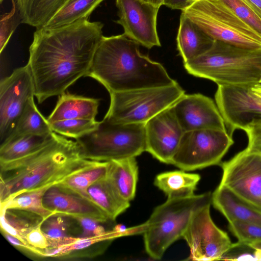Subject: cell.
I'll list each match as a JSON object with an SVG mask.
<instances>
[{
	"label": "cell",
	"instance_id": "cell-9",
	"mask_svg": "<svg viewBox=\"0 0 261 261\" xmlns=\"http://www.w3.org/2000/svg\"><path fill=\"white\" fill-rule=\"evenodd\" d=\"M227 130L203 129L184 133L171 164L189 171L220 165L233 144Z\"/></svg>",
	"mask_w": 261,
	"mask_h": 261
},
{
	"label": "cell",
	"instance_id": "cell-35",
	"mask_svg": "<svg viewBox=\"0 0 261 261\" xmlns=\"http://www.w3.org/2000/svg\"><path fill=\"white\" fill-rule=\"evenodd\" d=\"M73 218L78 221L81 228L82 232L79 238L99 236L114 229L106 230L105 227L99 224L104 223H101L90 218L85 217H74Z\"/></svg>",
	"mask_w": 261,
	"mask_h": 261
},
{
	"label": "cell",
	"instance_id": "cell-30",
	"mask_svg": "<svg viewBox=\"0 0 261 261\" xmlns=\"http://www.w3.org/2000/svg\"><path fill=\"white\" fill-rule=\"evenodd\" d=\"M50 187L23 192L1 203V209L24 210L35 213L44 220L55 214L45 208L43 204L44 194Z\"/></svg>",
	"mask_w": 261,
	"mask_h": 261
},
{
	"label": "cell",
	"instance_id": "cell-15",
	"mask_svg": "<svg viewBox=\"0 0 261 261\" xmlns=\"http://www.w3.org/2000/svg\"><path fill=\"white\" fill-rule=\"evenodd\" d=\"M173 108L184 132L203 129L227 130L216 102L201 93L185 94Z\"/></svg>",
	"mask_w": 261,
	"mask_h": 261
},
{
	"label": "cell",
	"instance_id": "cell-4",
	"mask_svg": "<svg viewBox=\"0 0 261 261\" xmlns=\"http://www.w3.org/2000/svg\"><path fill=\"white\" fill-rule=\"evenodd\" d=\"M184 66L189 74L218 86H250L261 80V49L214 40L208 50Z\"/></svg>",
	"mask_w": 261,
	"mask_h": 261
},
{
	"label": "cell",
	"instance_id": "cell-21",
	"mask_svg": "<svg viewBox=\"0 0 261 261\" xmlns=\"http://www.w3.org/2000/svg\"><path fill=\"white\" fill-rule=\"evenodd\" d=\"M68 0H12L18 10L22 23L45 27Z\"/></svg>",
	"mask_w": 261,
	"mask_h": 261
},
{
	"label": "cell",
	"instance_id": "cell-12",
	"mask_svg": "<svg viewBox=\"0 0 261 261\" xmlns=\"http://www.w3.org/2000/svg\"><path fill=\"white\" fill-rule=\"evenodd\" d=\"M35 96V87L28 64L14 70L0 83V141L12 132L29 101Z\"/></svg>",
	"mask_w": 261,
	"mask_h": 261
},
{
	"label": "cell",
	"instance_id": "cell-8",
	"mask_svg": "<svg viewBox=\"0 0 261 261\" xmlns=\"http://www.w3.org/2000/svg\"><path fill=\"white\" fill-rule=\"evenodd\" d=\"M178 83L110 93V104L104 119L114 123H144L172 107L184 94Z\"/></svg>",
	"mask_w": 261,
	"mask_h": 261
},
{
	"label": "cell",
	"instance_id": "cell-41",
	"mask_svg": "<svg viewBox=\"0 0 261 261\" xmlns=\"http://www.w3.org/2000/svg\"><path fill=\"white\" fill-rule=\"evenodd\" d=\"M5 0H0V3L2 4L3 2H4Z\"/></svg>",
	"mask_w": 261,
	"mask_h": 261
},
{
	"label": "cell",
	"instance_id": "cell-16",
	"mask_svg": "<svg viewBox=\"0 0 261 261\" xmlns=\"http://www.w3.org/2000/svg\"><path fill=\"white\" fill-rule=\"evenodd\" d=\"M43 204L55 214L88 217L101 223L112 221L91 199L59 184L51 186L46 190Z\"/></svg>",
	"mask_w": 261,
	"mask_h": 261
},
{
	"label": "cell",
	"instance_id": "cell-31",
	"mask_svg": "<svg viewBox=\"0 0 261 261\" xmlns=\"http://www.w3.org/2000/svg\"><path fill=\"white\" fill-rule=\"evenodd\" d=\"M99 124L96 120L86 119H66L49 123L53 132L75 140L96 129Z\"/></svg>",
	"mask_w": 261,
	"mask_h": 261
},
{
	"label": "cell",
	"instance_id": "cell-29",
	"mask_svg": "<svg viewBox=\"0 0 261 261\" xmlns=\"http://www.w3.org/2000/svg\"><path fill=\"white\" fill-rule=\"evenodd\" d=\"M109 166V161H97L93 165L69 176L58 184L91 199L87 193L88 188L106 177Z\"/></svg>",
	"mask_w": 261,
	"mask_h": 261
},
{
	"label": "cell",
	"instance_id": "cell-1",
	"mask_svg": "<svg viewBox=\"0 0 261 261\" xmlns=\"http://www.w3.org/2000/svg\"><path fill=\"white\" fill-rule=\"evenodd\" d=\"M103 26L100 21L84 18L59 27L36 29L27 64L39 103L60 95L87 76Z\"/></svg>",
	"mask_w": 261,
	"mask_h": 261
},
{
	"label": "cell",
	"instance_id": "cell-33",
	"mask_svg": "<svg viewBox=\"0 0 261 261\" xmlns=\"http://www.w3.org/2000/svg\"><path fill=\"white\" fill-rule=\"evenodd\" d=\"M12 8L10 12L1 15L0 19V53L7 45L11 37L18 25L21 23L18 10L12 1Z\"/></svg>",
	"mask_w": 261,
	"mask_h": 261
},
{
	"label": "cell",
	"instance_id": "cell-39",
	"mask_svg": "<svg viewBox=\"0 0 261 261\" xmlns=\"http://www.w3.org/2000/svg\"><path fill=\"white\" fill-rule=\"evenodd\" d=\"M145 2L150 3L154 6L160 7L163 5L165 0H142Z\"/></svg>",
	"mask_w": 261,
	"mask_h": 261
},
{
	"label": "cell",
	"instance_id": "cell-5",
	"mask_svg": "<svg viewBox=\"0 0 261 261\" xmlns=\"http://www.w3.org/2000/svg\"><path fill=\"white\" fill-rule=\"evenodd\" d=\"M210 192L191 196L168 199L156 207L141 227L145 249L154 259H160L168 248L182 238L194 213L212 204Z\"/></svg>",
	"mask_w": 261,
	"mask_h": 261
},
{
	"label": "cell",
	"instance_id": "cell-2",
	"mask_svg": "<svg viewBox=\"0 0 261 261\" xmlns=\"http://www.w3.org/2000/svg\"><path fill=\"white\" fill-rule=\"evenodd\" d=\"M97 161L83 159L77 142L54 133L43 147L23 158L0 164V201L58 184Z\"/></svg>",
	"mask_w": 261,
	"mask_h": 261
},
{
	"label": "cell",
	"instance_id": "cell-3",
	"mask_svg": "<svg viewBox=\"0 0 261 261\" xmlns=\"http://www.w3.org/2000/svg\"><path fill=\"white\" fill-rule=\"evenodd\" d=\"M139 46L124 34L103 36L86 76L98 81L109 93L177 83L161 63L142 54Z\"/></svg>",
	"mask_w": 261,
	"mask_h": 261
},
{
	"label": "cell",
	"instance_id": "cell-32",
	"mask_svg": "<svg viewBox=\"0 0 261 261\" xmlns=\"http://www.w3.org/2000/svg\"><path fill=\"white\" fill-rule=\"evenodd\" d=\"M243 21L261 34V16L245 0H222Z\"/></svg>",
	"mask_w": 261,
	"mask_h": 261
},
{
	"label": "cell",
	"instance_id": "cell-26",
	"mask_svg": "<svg viewBox=\"0 0 261 261\" xmlns=\"http://www.w3.org/2000/svg\"><path fill=\"white\" fill-rule=\"evenodd\" d=\"M53 132L50 124L40 112L34 98L28 102L10 135L1 144L27 135H47Z\"/></svg>",
	"mask_w": 261,
	"mask_h": 261
},
{
	"label": "cell",
	"instance_id": "cell-28",
	"mask_svg": "<svg viewBox=\"0 0 261 261\" xmlns=\"http://www.w3.org/2000/svg\"><path fill=\"white\" fill-rule=\"evenodd\" d=\"M105 0H68L45 26L56 28L81 19H89L96 8Z\"/></svg>",
	"mask_w": 261,
	"mask_h": 261
},
{
	"label": "cell",
	"instance_id": "cell-14",
	"mask_svg": "<svg viewBox=\"0 0 261 261\" xmlns=\"http://www.w3.org/2000/svg\"><path fill=\"white\" fill-rule=\"evenodd\" d=\"M146 151L160 162L171 164L184 133L173 106L145 124Z\"/></svg>",
	"mask_w": 261,
	"mask_h": 261
},
{
	"label": "cell",
	"instance_id": "cell-34",
	"mask_svg": "<svg viewBox=\"0 0 261 261\" xmlns=\"http://www.w3.org/2000/svg\"><path fill=\"white\" fill-rule=\"evenodd\" d=\"M220 260H258L257 251L251 244L238 241L232 244Z\"/></svg>",
	"mask_w": 261,
	"mask_h": 261
},
{
	"label": "cell",
	"instance_id": "cell-7",
	"mask_svg": "<svg viewBox=\"0 0 261 261\" xmlns=\"http://www.w3.org/2000/svg\"><path fill=\"white\" fill-rule=\"evenodd\" d=\"M182 13L214 40L261 49V34L222 0H197Z\"/></svg>",
	"mask_w": 261,
	"mask_h": 261
},
{
	"label": "cell",
	"instance_id": "cell-36",
	"mask_svg": "<svg viewBox=\"0 0 261 261\" xmlns=\"http://www.w3.org/2000/svg\"><path fill=\"white\" fill-rule=\"evenodd\" d=\"M243 130L248 138L246 148L261 154V119L254 120L247 125Z\"/></svg>",
	"mask_w": 261,
	"mask_h": 261
},
{
	"label": "cell",
	"instance_id": "cell-27",
	"mask_svg": "<svg viewBox=\"0 0 261 261\" xmlns=\"http://www.w3.org/2000/svg\"><path fill=\"white\" fill-rule=\"evenodd\" d=\"M71 216L54 214L44 219L41 228L48 240L49 248H54L64 246L75 241L78 237L71 233Z\"/></svg>",
	"mask_w": 261,
	"mask_h": 261
},
{
	"label": "cell",
	"instance_id": "cell-18",
	"mask_svg": "<svg viewBox=\"0 0 261 261\" xmlns=\"http://www.w3.org/2000/svg\"><path fill=\"white\" fill-rule=\"evenodd\" d=\"M100 99L64 92L59 96L56 105L48 116L49 123L71 119L95 120Z\"/></svg>",
	"mask_w": 261,
	"mask_h": 261
},
{
	"label": "cell",
	"instance_id": "cell-22",
	"mask_svg": "<svg viewBox=\"0 0 261 261\" xmlns=\"http://www.w3.org/2000/svg\"><path fill=\"white\" fill-rule=\"evenodd\" d=\"M200 178L197 173L187 172L180 169L158 174L153 183L167 198H180L194 195Z\"/></svg>",
	"mask_w": 261,
	"mask_h": 261
},
{
	"label": "cell",
	"instance_id": "cell-13",
	"mask_svg": "<svg viewBox=\"0 0 261 261\" xmlns=\"http://www.w3.org/2000/svg\"><path fill=\"white\" fill-rule=\"evenodd\" d=\"M119 19L124 34L140 45L150 49L161 46L156 29L160 7L142 0H116Z\"/></svg>",
	"mask_w": 261,
	"mask_h": 261
},
{
	"label": "cell",
	"instance_id": "cell-23",
	"mask_svg": "<svg viewBox=\"0 0 261 261\" xmlns=\"http://www.w3.org/2000/svg\"><path fill=\"white\" fill-rule=\"evenodd\" d=\"M87 193L91 199L114 221L130 206V202L120 196L107 176L90 186Z\"/></svg>",
	"mask_w": 261,
	"mask_h": 261
},
{
	"label": "cell",
	"instance_id": "cell-11",
	"mask_svg": "<svg viewBox=\"0 0 261 261\" xmlns=\"http://www.w3.org/2000/svg\"><path fill=\"white\" fill-rule=\"evenodd\" d=\"M211 205H204L194 213L183 234L182 238L190 249V259L220 260L232 244L227 233L214 222Z\"/></svg>",
	"mask_w": 261,
	"mask_h": 261
},
{
	"label": "cell",
	"instance_id": "cell-38",
	"mask_svg": "<svg viewBox=\"0 0 261 261\" xmlns=\"http://www.w3.org/2000/svg\"><path fill=\"white\" fill-rule=\"evenodd\" d=\"M197 0H165L163 5L174 10L184 11Z\"/></svg>",
	"mask_w": 261,
	"mask_h": 261
},
{
	"label": "cell",
	"instance_id": "cell-25",
	"mask_svg": "<svg viewBox=\"0 0 261 261\" xmlns=\"http://www.w3.org/2000/svg\"><path fill=\"white\" fill-rule=\"evenodd\" d=\"M54 133L22 136L1 144L0 164L18 160L39 150L52 139Z\"/></svg>",
	"mask_w": 261,
	"mask_h": 261
},
{
	"label": "cell",
	"instance_id": "cell-37",
	"mask_svg": "<svg viewBox=\"0 0 261 261\" xmlns=\"http://www.w3.org/2000/svg\"><path fill=\"white\" fill-rule=\"evenodd\" d=\"M41 224L33 229L27 235L25 241L29 245L38 249L44 250L49 248V243L41 230Z\"/></svg>",
	"mask_w": 261,
	"mask_h": 261
},
{
	"label": "cell",
	"instance_id": "cell-6",
	"mask_svg": "<svg viewBox=\"0 0 261 261\" xmlns=\"http://www.w3.org/2000/svg\"><path fill=\"white\" fill-rule=\"evenodd\" d=\"M75 141L84 159L104 162L136 158L146 151L145 124L114 123L103 118L96 129Z\"/></svg>",
	"mask_w": 261,
	"mask_h": 261
},
{
	"label": "cell",
	"instance_id": "cell-24",
	"mask_svg": "<svg viewBox=\"0 0 261 261\" xmlns=\"http://www.w3.org/2000/svg\"><path fill=\"white\" fill-rule=\"evenodd\" d=\"M44 219L39 215L26 211L1 209V231L17 238L28 244L27 235L34 228L42 224Z\"/></svg>",
	"mask_w": 261,
	"mask_h": 261
},
{
	"label": "cell",
	"instance_id": "cell-19",
	"mask_svg": "<svg viewBox=\"0 0 261 261\" xmlns=\"http://www.w3.org/2000/svg\"><path fill=\"white\" fill-rule=\"evenodd\" d=\"M212 204L228 222L239 220L261 226V213L245 204L224 186L219 185L212 193Z\"/></svg>",
	"mask_w": 261,
	"mask_h": 261
},
{
	"label": "cell",
	"instance_id": "cell-17",
	"mask_svg": "<svg viewBox=\"0 0 261 261\" xmlns=\"http://www.w3.org/2000/svg\"><path fill=\"white\" fill-rule=\"evenodd\" d=\"M214 41L199 27L181 13L176 43L184 63L203 54L211 48Z\"/></svg>",
	"mask_w": 261,
	"mask_h": 261
},
{
	"label": "cell",
	"instance_id": "cell-40",
	"mask_svg": "<svg viewBox=\"0 0 261 261\" xmlns=\"http://www.w3.org/2000/svg\"><path fill=\"white\" fill-rule=\"evenodd\" d=\"M252 246L255 249L261 251V243L259 244H251Z\"/></svg>",
	"mask_w": 261,
	"mask_h": 261
},
{
	"label": "cell",
	"instance_id": "cell-20",
	"mask_svg": "<svg viewBox=\"0 0 261 261\" xmlns=\"http://www.w3.org/2000/svg\"><path fill=\"white\" fill-rule=\"evenodd\" d=\"M138 173L136 158L112 160L107 178L120 196L130 202L136 195Z\"/></svg>",
	"mask_w": 261,
	"mask_h": 261
},
{
	"label": "cell",
	"instance_id": "cell-10",
	"mask_svg": "<svg viewBox=\"0 0 261 261\" xmlns=\"http://www.w3.org/2000/svg\"><path fill=\"white\" fill-rule=\"evenodd\" d=\"M220 165L222 175L219 185L261 213V154L246 148Z\"/></svg>",
	"mask_w": 261,
	"mask_h": 261
}]
</instances>
